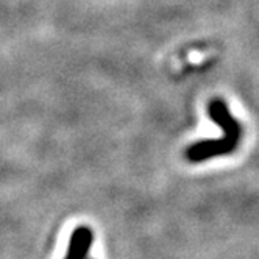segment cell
Instances as JSON below:
<instances>
[{"instance_id":"6da1fadb","label":"cell","mask_w":259,"mask_h":259,"mask_svg":"<svg viewBox=\"0 0 259 259\" xmlns=\"http://www.w3.org/2000/svg\"><path fill=\"white\" fill-rule=\"evenodd\" d=\"M208 114L214 123H217L225 135L220 139L201 141L191 145L186 150V158L191 162H201L220 155H228L237 149V144L242 135V128L237 119H234L230 113L227 103L220 99H214L208 105Z\"/></svg>"},{"instance_id":"7a4b0ae2","label":"cell","mask_w":259,"mask_h":259,"mask_svg":"<svg viewBox=\"0 0 259 259\" xmlns=\"http://www.w3.org/2000/svg\"><path fill=\"white\" fill-rule=\"evenodd\" d=\"M92 245V231L88 227H80L70 236L66 259H84Z\"/></svg>"}]
</instances>
